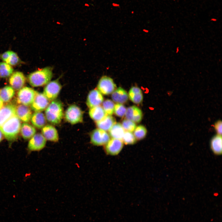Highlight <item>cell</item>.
I'll return each instance as SVG.
<instances>
[{"label": "cell", "mask_w": 222, "mask_h": 222, "mask_svg": "<svg viewBox=\"0 0 222 222\" xmlns=\"http://www.w3.org/2000/svg\"><path fill=\"white\" fill-rule=\"evenodd\" d=\"M128 96L131 101L136 104H140L142 101V93L140 88L138 87L133 86L131 88L129 92Z\"/></svg>", "instance_id": "44dd1931"}, {"label": "cell", "mask_w": 222, "mask_h": 222, "mask_svg": "<svg viewBox=\"0 0 222 222\" xmlns=\"http://www.w3.org/2000/svg\"><path fill=\"white\" fill-rule=\"evenodd\" d=\"M115 104L111 100L107 99L102 102V108L107 115H111L114 113Z\"/></svg>", "instance_id": "f1b7e54d"}, {"label": "cell", "mask_w": 222, "mask_h": 222, "mask_svg": "<svg viewBox=\"0 0 222 222\" xmlns=\"http://www.w3.org/2000/svg\"><path fill=\"white\" fill-rule=\"evenodd\" d=\"M211 21L214 22H216L217 21V19L215 18H212L211 19Z\"/></svg>", "instance_id": "f35d334b"}, {"label": "cell", "mask_w": 222, "mask_h": 222, "mask_svg": "<svg viewBox=\"0 0 222 222\" xmlns=\"http://www.w3.org/2000/svg\"><path fill=\"white\" fill-rule=\"evenodd\" d=\"M179 47H177V48H176V53H178L179 52Z\"/></svg>", "instance_id": "74e56055"}, {"label": "cell", "mask_w": 222, "mask_h": 222, "mask_svg": "<svg viewBox=\"0 0 222 222\" xmlns=\"http://www.w3.org/2000/svg\"><path fill=\"white\" fill-rule=\"evenodd\" d=\"M121 125L125 130L131 132H134L136 127L135 122L127 119L123 121Z\"/></svg>", "instance_id": "1f68e13d"}, {"label": "cell", "mask_w": 222, "mask_h": 222, "mask_svg": "<svg viewBox=\"0 0 222 222\" xmlns=\"http://www.w3.org/2000/svg\"><path fill=\"white\" fill-rule=\"evenodd\" d=\"M222 123L221 120H218L214 124V127L217 134L222 135Z\"/></svg>", "instance_id": "836d02e7"}, {"label": "cell", "mask_w": 222, "mask_h": 222, "mask_svg": "<svg viewBox=\"0 0 222 222\" xmlns=\"http://www.w3.org/2000/svg\"><path fill=\"white\" fill-rule=\"evenodd\" d=\"M89 114L90 117L96 122L99 121L107 115L102 106L100 105L89 108Z\"/></svg>", "instance_id": "7402d4cb"}, {"label": "cell", "mask_w": 222, "mask_h": 222, "mask_svg": "<svg viewBox=\"0 0 222 222\" xmlns=\"http://www.w3.org/2000/svg\"><path fill=\"white\" fill-rule=\"evenodd\" d=\"M110 139V136L106 131L99 128L94 130L90 135L91 143L96 146L105 145Z\"/></svg>", "instance_id": "8992f818"}, {"label": "cell", "mask_w": 222, "mask_h": 222, "mask_svg": "<svg viewBox=\"0 0 222 222\" xmlns=\"http://www.w3.org/2000/svg\"><path fill=\"white\" fill-rule=\"evenodd\" d=\"M42 134L47 140L57 142L59 139L58 131L56 128L50 125H45L42 129Z\"/></svg>", "instance_id": "2e32d148"}, {"label": "cell", "mask_w": 222, "mask_h": 222, "mask_svg": "<svg viewBox=\"0 0 222 222\" xmlns=\"http://www.w3.org/2000/svg\"><path fill=\"white\" fill-rule=\"evenodd\" d=\"M64 116L67 121L72 124H75L82 122L83 112L78 106L72 105L67 109Z\"/></svg>", "instance_id": "5b68a950"}, {"label": "cell", "mask_w": 222, "mask_h": 222, "mask_svg": "<svg viewBox=\"0 0 222 222\" xmlns=\"http://www.w3.org/2000/svg\"><path fill=\"white\" fill-rule=\"evenodd\" d=\"M49 103V101L43 93L36 91L34 101L30 105L31 109L35 112H41L46 109Z\"/></svg>", "instance_id": "9c48e42d"}, {"label": "cell", "mask_w": 222, "mask_h": 222, "mask_svg": "<svg viewBox=\"0 0 222 222\" xmlns=\"http://www.w3.org/2000/svg\"><path fill=\"white\" fill-rule=\"evenodd\" d=\"M11 51H8L3 53L0 56L1 59L4 62H6L10 54Z\"/></svg>", "instance_id": "e575fe53"}, {"label": "cell", "mask_w": 222, "mask_h": 222, "mask_svg": "<svg viewBox=\"0 0 222 222\" xmlns=\"http://www.w3.org/2000/svg\"><path fill=\"white\" fill-rule=\"evenodd\" d=\"M52 69L50 67L39 69L30 73L27 76V80L33 87L46 85L50 81L53 76Z\"/></svg>", "instance_id": "6da1fadb"}, {"label": "cell", "mask_w": 222, "mask_h": 222, "mask_svg": "<svg viewBox=\"0 0 222 222\" xmlns=\"http://www.w3.org/2000/svg\"><path fill=\"white\" fill-rule=\"evenodd\" d=\"M20 131L23 138L27 140L30 139L35 134L36 130L35 128L30 124L24 123L21 125Z\"/></svg>", "instance_id": "603a6c76"}, {"label": "cell", "mask_w": 222, "mask_h": 222, "mask_svg": "<svg viewBox=\"0 0 222 222\" xmlns=\"http://www.w3.org/2000/svg\"><path fill=\"white\" fill-rule=\"evenodd\" d=\"M126 109L122 104L117 103L115 105L114 113L117 116L122 117L125 115Z\"/></svg>", "instance_id": "d6a6232c"}, {"label": "cell", "mask_w": 222, "mask_h": 222, "mask_svg": "<svg viewBox=\"0 0 222 222\" xmlns=\"http://www.w3.org/2000/svg\"><path fill=\"white\" fill-rule=\"evenodd\" d=\"M9 82L14 90H19L24 86L26 82V78L21 72L16 71L10 76Z\"/></svg>", "instance_id": "7c38bea8"}, {"label": "cell", "mask_w": 222, "mask_h": 222, "mask_svg": "<svg viewBox=\"0 0 222 222\" xmlns=\"http://www.w3.org/2000/svg\"><path fill=\"white\" fill-rule=\"evenodd\" d=\"M122 140L126 144L132 145L135 143L137 140L132 132L125 131Z\"/></svg>", "instance_id": "f546056e"}, {"label": "cell", "mask_w": 222, "mask_h": 222, "mask_svg": "<svg viewBox=\"0 0 222 222\" xmlns=\"http://www.w3.org/2000/svg\"><path fill=\"white\" fill-rule=\"evenodd\" d=\"M128 97L126 91L120 87L116 89L112 94L113 100L117 103L122 104L126 103L128 100Z\"/></svg>", "instance_id": "ac0fdd59"}, {"label": "cell", "mask_w": 222, "mask_h": 222, "mask_svg": "<svg viewBox=\"0 0 222 222\" xmlns=\"http://www.w3.org/2000/svg\"><path fill=\"white\" fill-rule=\"evenodd\" d=\"M97 88L101 94L108 95L112 93L116 89V85L112 78L103 76L99 80Z\"/></svg>", "instance_id": "ba28073f"}, {"label": "cell", "mask_w": 222, "mask_h": 222, "mask_svg": "<svg viewBox=\"0 0 222 222\" xmlns=\"http://www.w3.org/2000/svg\"><path fill=\"white\" fill-rule=\"evenodd\" d=\"M46 120L45 115L43 113L35 112L32 114L30 121L34 127L40 129L46 125Z\"/></svg>", "instance_id": "ffe728a7"}, {"label": "cell", "mask_w": 222, "mask_h": 222, "mask_svg": "<svg viewBox=\"0 0 222 222\" xmlns=\"http://www.w3.org/2000/svg\"><path fill=\"white\" fill-rule=\"evenodd\" d=\"M3 135L0 130V142L2 140L3 138Z\"/></svg>", "instance_id": "d590c367"}, {"label": "cell", "mask_w": 222, "mask_h": 222, "mask_svg": "<svg viewBox=\"0 0 222 222\" xmlns=\"http://www.w3.org/2000/svg\"><path fill=\"white\" fill-rule=\"evenodd\" d=\"M15 107L14 104H9L3 106L0 109V129L9 119L16 115Z\"/></svg>", "instance_id": "5bb4252c"}, {"label": "cell", "mask_w": 222, "mask_h": 222, "mask_svg": "<svg viewBox=\"0 0 222 222\" xmlns=\"http://www.w3.org/2000/svg\"><path fill=\"white\" fill-rule=\"evenodd\" d=\"M45 115L49 122L54 124H59L64 116L63 108L61 102L55 100L51 101L45 109Z\"/></svg>", "instance_id": "7a4b0ae2"}, {"label": "cell", "mask_w": 222, "mask_h": 222, "mask_svg": "<svg viewBox=\"0 0 222 222\" xmlns=\"http://www.w3.org/2000/svg\"><path fill=\"white\" fill-rule=\"evenodd\" d=\"M126 119L135 123H139L142 118L141 110L135 106H132L127 108L125 114Z\"/></svg>", "instance_id": "e0dca14e"}, {"label": "cell", "mask_w": 222, "mask_h": 222, "mask_svg": "<svg viewBox=\"0 0 222 222\" xmlns=\"http://www.w3.org/2000/svg\"><path fill=\"white\" fill-rule=\"evenodd\" d=\"M21 125L20 120L15 115L6 121L0 130L7 140L12 141L17 138L20 131Z\"/></svg>", "instance_id": "3957f363"}, {"label": "cell", "mask_w": 222, "mask_h": 222, "mask_svg": "<svg viewBox=\"0 0 222 222\" xmlns=\"http://www.w3.org/2000/svg\"><path fill=\"white\" fill-rule=\"evenodd\" d=\"M116 123L115 118L111 115H107L99 121L96 122L98 128L105 131H109Z\"/></svg>", "instance_id": "d6986e66"}, {"label": "cell", "mask_w": 222, "mask_h": 222, "mask_svg": "<svg viewBox=\"0 0 222 222\" xmlns=\"http://www.w3.org/2000/svg\"><path fill=\"white\" fill-rule=\"evenodd\" d=\"M3 102L0 98V109L3 106Z\"/></svg>", "instance_id": "8d00e7d4"}, {"label": "cell", "mask_w": 222, "mask_h": 222, "mask_svg": "<svg viewBox=\"0 0 222 222\" xmlns=\"http://www.w3.org/2000/svg\"><path fill=\"white\" fill-rule=\"evenodd\" d=\"M210 146L213 152L216 155H220L222 153V138L221 135L217 134L212 139Z\"/></svg>", "instance_id": "cb8c5ba5"}, {"label": "cell", "mask_w": 222, "mask_h": 222, "mask_svg": "<svg viewBox=\"0 0 222 222\" xmlns=\"http://www.w3.org/2000/svg\"><path fill=\"white\" fill-rule=\"evenodd\" d=\"M122 140L112 138L110 139L105 145L104 149L106 153L109 155H115L121 151L123 146Z\"/></svg>", "instance_id": "8fae6325"}, {"label": "cell", "mask_w": 222, "mask_h": 222, "mask_svg": "<svg viewBox=\"0 0 222 222\" xmlns=\"http://www.w3.org/2000/svg\"><path fill=\"white\" fill-rule=\"evenodd\" d=\"M14 89L11 86H6L0 90V98L3 102H10L15 94Z\"/></svg>", "instance_id": "d4e9b609"}, {"label": "cell", "mask_w": 222, "mask_h": 222, "mask_svg": "<svg viewBox=\"0 0 222 222\" xmlns=\"http://www.w3.org/2000/svg\"><path fill=\"white\" fill-rule=\"evenodd\" d=\"M46 141L42 134H35L30 139L28 145V149L31 151L41 150L45 146Z\"/></svg>", "instance_id": "30bf717a"}, {"label": "cell", "mask_w": 222, "mask_h": 222, "mask_svg": "<svg viewBox=\"0 0 222 222\" xmlns=\"http://www.w3.org/2000/svg\"><path fill=\"white\" fill-rule=\"evenodd\" d=\"M31 110L28 106L18 104L16 106V115L20 121L28 122L31 120L32 115Z\"/></svg>", "instance_id": "9a60e30c"}, {"label": "cell", "mask_w": 222, "mask_h": 222, "mask_svg": "<svg viewBox=\"0 0 222 222\" xmlns=\"http://www.w3.org/2000/svg\"><path fill=\"white\" fill-rule=\"evenodd\" d=\"M61 89V85L58 80L50 81L45 87L43 94L49 101L56 99Z\"/></svg>", "instance_id": "52a82bcc"}, {"label": "cell", "mask_w": 222, "mask_h": 222, "mask_svg": "<svg viewBox=\"0 0 222 222\" xmlns=\"http://www.w3.org/2000/svg\"><path fill=\"white\" fill-rule=\"evenodd\" d=\"M20 62V58L17 54L12 51L9 56L6 63L11 66L17 65Z\"/></svg>", "instance_id": "4dcf8cb0"}, {"label": "cell", "mask_w": 222, "mask_h": 222, "mask_svg": "<svg viewBox=\"0 0 222 222\" xmlns=\"http://www.w3.org/2000/svg\"><path fill=\"white\" fill-rule=\"evenodd\" d=\"M11 66L4 62L0 63V77L6 78L10 76L13 72Z\"/></svg>", "instance_id": "4316f807"}, {"label": "cell", "mask_w": 222, "mask_h": 222, "mask_svg": "<svg viewBox=\"0 0 222 222\" xmlns=\"http://www.w3.org/2000/svg\"><path fill=\"white\" fill-rule=\"evenodd\" d=\"M103 100L102 94L98 89H93L88 94L86 105L89 108L99 106L103 102Z\"/></svg>", "instance_id": "4fadbf2b"}, {"label": "cell", "mask_w": 222, "mask_h": 222, "mask_svg": "<svg viewBox=\"0 0 222 222\" xmlns=\"http://www.w3.org/2000/svg\"><path fill=\"white\" fill-rule=\"evenodd\" d=\"M35 92L36 91L31 88L23 87L17 92L16 102L18 104L31 105L34 101Z\"/></svg>", "instance_id": "277c9868"}, {"label": "cell", "mask_w": 222, "mask_h": 222, "mask_svg": "<svg viewBox=\"0 0 222 222\" xmlns=\"http://www.w3.org/2000/svg\"><path fill=\"white\" fill-rule=\"evenodd\" d=\"M109 135L112 138L122 140L125 131L121 124L117 123L115 124L110 130Z\"/></svg>", "instance_id": "484cf974"}, {"label": "cell", "mask_w": 222, "mask_h": 222, "mask_svg": "<svg viewBox=\"0 0 222 222\" xmlns=\"http://www.w3.org/2000/svg\"><path fill=\"white\" fill-rule=\"evenodd\" d=\"M134 132V134L137 140H141L144 138L147 132L146 128L142 125L136 126Z\"/></svg>", "instance_id": "83f0119b"}]
</instances>
